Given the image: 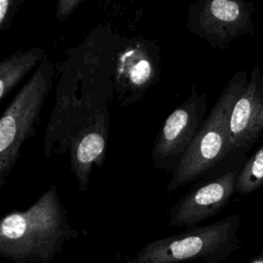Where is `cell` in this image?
<instances>
[{"label": "cell", "mask_w": 263, "mask_h": 263, "mask_svg": "<svg viewBox=\"0 0 263 263\" xmlns=\"http://www.w3.org/2000/svg\"><path fill=\"white\" fill-rule=\"evenodd\" d=\"M77 235L52 184L27 210L2 218L0 256L12 263H50Z\"/></svg>", "instance_id": "obj_1"}, {"label": "cell", "mask_w": 263, "mask_h": 263, "mask_svg": "<svg viewBox=\"0 0 263 263\" xmlns=\"http://www.w3.org/2000/svg\"><path fill=\"white\" fill-rule=\"evenodd\" d=\"M248 80L245 70L234 73L229 79L180 165L173 173L166 187L167 192L199 181L232 152L229 133L230 115Z\"/></svg>", "instance_id": "obj_2"}, {"label": "cell", "mask_w": 263, "mask_h": 263, "mask_svg": "<svg viewBox=\"0 0 263 263\" xmlns=\"http://www.w3.org/2000/svg\"><path fill=\"white\" fill-rule=\"evenodd\" d=\"M239 225V215L233 214L205 226L187 228L148 242L124 263H222L240 247Z\"/></svg>", "instance_id": "obj_3"}, {"label": "cell", "mask_w": 263, "mask_h": 263, "mask_svg": "<svg viewBox=\"0 0 263 263\" xmlns=\"http://www.w3.org/2000/svg\"><path fill=\"white\" fill-rule=\"evenodd\" d=\"M53 65L47 57L17 91L0 119V188L20 157L23 144L36 132L40 113L50 92Z\"/></svg>", "instance_id": "obj_4"}, {"label": "cell", "mask_w": 263, "mask_h": 263, "mask_svg": "<svg viewBox=\"0 0 263 263\" xmlns=\"http://www.w3.org/2000/svg\"><path fill=\"white\" fill-rule=\"evenodd\" d=\"M254 3L245 0H199L188 9L186 27L211 47L224 50L247 35H254Z\"/></svg>", "instance_id": "obj_5"}, {"label": "cell", "mask_w": 263, "mask_h": 263, "mask_svg": "<svg viewBox=\"0 0 263 263\" xmlns=\"http://www.w3.org/2000/svg\"><path fill=\"white\" fill-rule=\"evenodd\" d=\"M206 108V93H198L193 84L188 98L166 117L155 138L151 154L154 167L166 175L178 168L205 120Z\"/></svg>", "instance_id": "obj_6"}, {"label": "cell", "mask_w": 263, "mask_h": 263, "mask_svg": "<svg viewBox=\"0 0 263 263\" xmlns=\"http://www.w3.org/2000/svg\"><path fill=\"white\" fill-rule=\"evenodd\" d=\"M239 170V166L230 167L210 180L195 182L194 186L171 206L170 225L192 228L217 215L235 192Z\"/></svg>", "instance_id": "obj_7"}, {"label": "cell", "mask_w": 263, "mask_h": 263, "mask_svg": "<svg viewBox=\"0 0 263 263\" xmlns=\"http://www.w3.org/2000/svg\"><path fill=\"white\" fill-rule=\"evenodd\" d=\"M231 150H248L263 135V75L259 66L251 71L247 86L235 102L229 120Z\"/></svg>", "instance_id": "obj_8"}, {"label": "cell", "mask_w": 263, "mask_h": 263, "mask_svg": "<svg viewBox=\"0 0 263 263\" xmlns=\"http://www.w3.org/2000/svg\"><path fill=\"white\" fill-rule=\"evenodd\" d=\"M108 136V114H97L71 141V168L80 191H85L93 165L105 160Z\"/></svg>", "instance_id": "obj_9"}, {"label": "cell", "mask_w": 263, "mask_h": 263, "mask_svg": "<svg viewBox=\"0 0 263 263\" xmlns=\"http://www.w3.org/2000/svg\"><path fill=\"white\" fill-rule=\"evenodd\" d=\"M46 58L44 49L32 47L28 50L18 49L4 58L0 63V101L2 102L13 88L35 67Z\"/></svg>", "instance_id": "obj_10"}, {"label": "cell", "mask_w": 263, "mask_h": 263, "mask_svg": "<svg viewBox=\"0 0 263 263\" xmlns=\"http://www.w3.org/2000/svg\"><path fill=\"white\" fill-rule=\"evenodd\" d=\"M118 73L132 89H145L155 78V66L144 48V43L136 41L130 44L119 59Z\"/></svg>", "instance_id": "obj_11"}, {"label": "cell", "mask_w": 263, "mask_h": 263, "mask_svg": "<svg viewBox=\"0 0 263 263\" xmlns=\"http://www.w3.org/2000/svg\"><path fill=\"white\" fill-rule=\"evenodd\" d=\"M263 185V145L242 164L237 175L235 192L247 195Z\"/></svg>", "instance_id": "obj_12"}, {"label": "cell", "mask_w": 263, "mask_h": 263, "mask_svg": "<svg viewBox=\"0 0 263 263\" xmlns=\"http://www.w3.org/2000/svg\"><path fill=\"white\" fill-rule=\"evenodd\" d=\"M25 0H1L0 1V31H8L11 23Z\"/></svg>", "instance_id": "obj_13"}, {"label": "cell", "mask_w": 263, "mask_h": 263, "mask_svg": "<svg viewBox=\"0 0 263 263\" xmlns=\"http://www.w3.org/2000/svg\"><path fill=\"white\" fill-rule=\"evenodd\" d=\"M84 0H59L55 8V17L59 22L67 20Z\"/></svg>", "instance_id": "obj_14"}, {"label": "cell", "mask_w": 263, "mask_h": 263, "mask_svg": "<svg viewBox=\"0 0 263 263\" xmlns=\"http://www.w3.org/2000/svg\"><path fill=\"white\" fill-rule=\"evenodd\" d=\"M249 263H263V251L249 261Z\"/></svg>", "instance_id": "obj_15"}]
</instances>
